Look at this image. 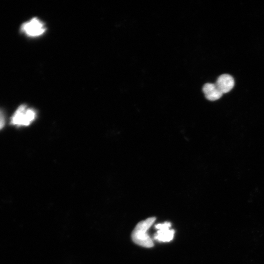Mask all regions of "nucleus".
<instances>
[{"label": "nucleus", "instance_id": "nucleus-1", "mask_svg": "<svg viewBox=\"0 0 264 264\" xmlns=\"http://www.w3.org/2000/svg\"><path fill=\"white\" fill-rule=\"evenodd\" d=\"M155 220V217H150L137 224L132 233V239L135 243L147 248L154 246L153 241L147 231Z\"/></svg>", "mask_w": 264, "mask_h": 264}, {"label": "nucleus", "instance_id": "nucleus-2", "mask_svg": "<svg viewBox=\"0 0 264 264\" xmlns=\"http://www.w3.org/2000/svg\"><path fill=\"white\" fill-rule=\"evenodd\" d=\"M37 112L26 105L20 106L11 118V124L20 126H27L36 118Z\"/></svg>", "mask_w": 264, "mask_h": 264}, {"label": "nucleus", "instance_id": "nucleus-3", "mask_svg": "<svg viewBox=\"0 0 264 264\" xmlns=\"http://www.w3.org/2000/svg\"><path fill=\"white\" fill-rule=\"evenodd\" d=\"M21 30L30 37H37L44 34L46 30L44 23L37 18H33L23 23Z\"/></svg>", "mask_w": 264, "mask_h": 264}, {"label": "nucleus", "instance_id": "nucleus-4", "mask_svg": "<svg viewBox=\"0 0 264 264\" xmlns=\"http://www.w3.org/2000/svg\"><path fill=\"white\" fill-rule=\"evenodd\" d=\"M171 224L169 222H165L163 223H159L155 225L157 230L155 234L154 239L159 242H169L173 240L175 230L170 229Z\"/></svg>", "mask_w": 264, "mask_h": 264}, {"label": "nucleus", "instance_id": "nucleus-5", "mask_svg": "<svg viewBox=\"0 0 264 264\" xmlns=\"http://www.w3.org/2000/svg\"><path fill=\"white\" fill-rule=\"evenodd\" d=\"M235 82L232 76L228 74H223L217 79L215 83L218 88L222 93L230 91L234 87Z\"/></svg>", "mask_w": 264, "mask_h": 264}, {"label": "nucleus", "instance_id": "nucleus-6", "mask_svg": "<svg viewBox=\"0 0 264 264\" xmlns=\"http://www.w3.org/2000/svg\"><path fill=\"white\" fill-rule=\"evenodd\" d=\"M202 91L206 98L212 101L218 100L223 94L218 88L215 84L206 83L203 86Z\"/></svg>", "mask_w": 264, "mask_h": 264}, {"label": "nucleus", "instance_id": "nucleus-7", "mask_svg": "<svg viewBox=\"0 0 264 264\" xmlns=\"http://www.w3.org/2000/svg\"><path fill=\"white\" fill-rule=\"evenodd\" d=\"M5 125V118L4 116L0 110V130H1L4 126Z\"/></svg>", "mask_w": 264, "mask_h": 264}]
</instances>
